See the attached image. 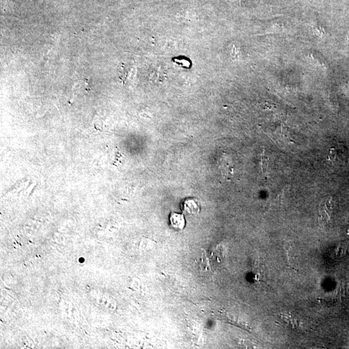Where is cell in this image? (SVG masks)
<instances>
[{"label":"cell","mask_w":349,"mask_h":349,"mask_svg":"<svg viewBox=\"0 0 349 349\" xmlns=\"http://www.w3.org/2000/svg\"><path fill=\"white\" fill-rule=\"evenodd\" d=\"M181 208L183 212L188 215H196L200 212V205L195 199H187L183 202Z\"/></svg>","instance_id":"1"},{"label":"cell","mask_w":349,"mask_h":349,"mask_svg":"<svg viewBox=\"0 0 349 349\" xmlns=\"http://www.w3.org/2000/svg\"><path fill=\"white\" fill-rule=\"evenodd\" d=\"M169 223L172 228L178 230H182L186 226V220L183 214L171 212L169 215Z\"/></svg>","instance_id":"2"},{"label":"cell","mask_w":349,"mask_h":349,"mask_svg":"<svg viewBox=\"0 0 349 349\" xmlns=\"http://www.w3.org/2000/svg\"><path fill=\"white\" fill-rule=\"evenodd\" d=\"M334 149L332 148V149H330V155H329L330 160H334L335 156H336V155H334Z\"/></svg>","instance_id":"3"}]
</instances>
